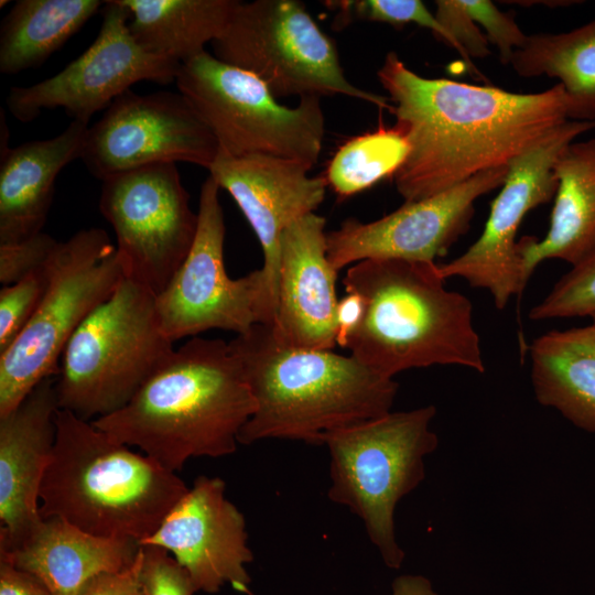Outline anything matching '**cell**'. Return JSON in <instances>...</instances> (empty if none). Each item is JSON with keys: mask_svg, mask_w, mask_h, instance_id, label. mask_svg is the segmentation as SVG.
I'll use <instances>...</instances> for the list:
<instances>
[{"mask_svg": "<svg viewBox=\"0 0 595 595\" xmlns=\"http://www.w3.org/2000/svg\"><path fill=\"white\" fill-rule=\"evenodd\" d=\"M187 490L175 472L58 409L40 489L42 518L60 517L90 534L140 544Z\"/></svg>", "mask_w": 595, "mask_h": 595, "instance_id": "5", "label": "cell"}, {"mask_svg": "<svg viewBox=\"0 0 595 595\" xmlns=\"http://www.w3.org/2000/svg\"><path fill=\"white\" fill-rule=\"evenodd\" d=\"M218 152L215 136L180 91L140 95L129 89L88 127L80 159L102 181L156 163L187 162L208 170Z\"/></svg>", "mask_w": 595, "mask_h": 595, "instance_id": "14", "label": "cell"}, {"mask_svg": "<svg viewBox=\"0 0 595 595\" xmlns=\"http://www.w3.org/2000/svg\"><path fill=\"white\" fill-rule=\"evenodd\" d=\"M324 217L311 213L282 234L277 309L270 325L282 345L332 350L336 345L337 271L327 258Z\"/></svg>", "mask_w": 595, "mask_h": 595, "instance_id": "19", "label": "cell"}, {"mask_svg": "<svg viewBox=\"0 0 595 595\" xmlns=\"http://www.w3.org/2000/svg\"><path fill=\"white\" fill-rule=\"evenodd\" d=\"M139 549L134 541L97 537L48 517L14 550L0 552V560L34 575L52 595H83L99 575L131 565Z\"/></svg>", "mask_w": 595, "mask_h": 595, "instance_id": "21", "label": "cell"}, {"mask_svg": "<svg viewBox=\"0 0 595 595\" xmlns=\"http://www.w3.org/2000/svg\"><path fill=\"white\" fill-rule=\"evenodd\" d=\"M88 125L72 120L60 134L14 148L1 145L0 245L42 231L55 180L61 170L80 159Z\"/></svg>", "mask_w": 595, "mask_h": 595, "instance_id": "22", "label": "cell"}, {"mask_svg": "<svg viewBox=\"0 0 595 595\" xmlns=\"http://www.w3.org/2000/svg\"><path fill=\"white\" fill-rule=\"evenodd\" d=\"M409 151V142L399 128L380 127L339 147L327 166L325 180L338 196L355 195L383 178H392Z\"/></svg>", "mask_w": 595, "mask_h": 595, "instance_id": "28", "label": "cell"}, {"mask_svg": "<svg viewBox=\"0 0 595 595\" xmlns=\"http://www.w3.org/2000/svg\"><path fill=\"white\" fill-rule=\"evenodd\" d=\"M396 127L410 151L392 176L405 202L420 201L474 175L508 166L567 121L556 84L539 93H513L445 78H426L391 51L377 72Z\"/></svg>", "mask_w": 595, "mask_h": 595, "instance_id": "1", "label": "cell"}, {"mask_svg": "<svg viewBox=\"0 0 595 595\" xmlns=\"http://www.w3.org/2000/svg\"><path fill=\"white\" fill-rule=\"evenodd\" d=\"M142 595H194L197 591L188 572L164 549L140 545Z\"/></svg>", "mask_w": 595, "mask_h": 595, "instance_id": "33", "label": "cell"}, {"mask_svg": "<svg viewBox=\"0 0 595 595\" xmlns=\"http://www.w3.org/2000/svg\"><path fill=\"white\" fill-rule=\"evenodd\" d=\"M0 595H52L34 575L0 560Z\"/></svg>", "mask_w": 595, "mask_h": 595, "instance_id": "37", "label": "cell"}, {"mask_svg": "<svg viewBox=\"0 0 595 595\" xmlns=\"http://www.w3.org/2000/svg\"><path fill=\"white\" fill-rule=\"evenodd\" d=\"M444 283L436 262L367 259L354 263L343 284L346 292L361 298L364 314L345 347L388 378L433 365L485 372L472 303Z\"/></svg>", "mask_w": 595, "mask_h": 595, "instance_id": "4", "label": "cell"}, {"mask_svg": "<svg viewBox=\"0 0 595 595\" xmlns=\"http://www.w3.org/2000/svg\"><path fill=\"white\" fill-rule=\"evenodd\" d=\"M101 182L99 209L113 228L125 277L160 294L188 255L198 225L176 163L151 164Z\"/></svg>", "mask_w": 595, "mask_h": 595, "instance_id": "11", "label": "cell"}, {"mask_svg": "<svg viewBox=\"0 0 595 595\" xmlns=\"http://www.w3.org/2000/svg\"><path fill=\"white\" fill-rule=\"evenodd\" d=\"M595 129V121L567 120L516 158L501 190L491 203L480 236L455 259L439 263L446 280L459 277L472 288L487 290L499 310L526 288L519 240L524 216L554 198L558 181L553 166L560 152L578 136Z\"/></svg>", "mask_w": 595, "mask_h": 595, "instance_id": "13", "label": "cell"}, {"mask_svg": "<svg viewBox=\"0 0 595 595\" xmlns=\"http://www.w3.org/2000/svg\"><path fill=\"white\" fill-rule=\"evenodd\" d=\"M219 190L208 175L201 187L198 225L191 250L155 296L161 328L173 343L212 328L240 335L261 324V269L239 279H231L226 272V228Z\"/></svg>", "mask_w": 595, "mask_h": 595, "instance_id": "12", "label": "cell"}, {"mask_svg": "<svg viewBox=\"0 0 595 595\" xmlns=\"http://www.w3.org/2000/svg\"><path fill=\"white\" fill-rule=\"evenodd\" d=\"M592 317V324L595 325V314L591 316Z\"/></svg>", "mask_w": 595, "mask_h": 595, "instance_id": "40", "label": "cell"}, {"mask_svg": "<svg viewBox=\"0 0 595 595\" xmlns=\"http://www.w3.org/2000/svg\"><path fill=\"white\" fill-rule=\"evenodd\" d=\"M537 401L595 432V325L550 331L530 345Z\"/></svg>", "mask_w": 595, "mask_h": 595, "instance_id": "24", "label": "cell"}, {"mask_svg": "<svg viewBox=\"0 0 595 595\" xmlns=\"http://www.w3.org/2000/svg\"><path fill=\"white\" fill-rule=\"evenodd\" d=\"M46 268L50 282L35 314L0 354V418L58 374L57 361L73 333L125 278L116 246L100 228L58 242Z\"/></svg>", "mask_w": 595, "mask_h": 595, "instance_id": "8", "label": "cell"}, {"mask_svg": "<svg viewBox=\"0 0 595 595\" xmlns=\"http://www.w3.org/2000/svg\"><path fill=\"white\" fill-rule=\"evenodd\" d=\"M364 314V303L361 298L353 292L338 301L336 322L337 335L336 344L345 347L348 336L358 326Z\"/></svg>", "mask_w": 595, "mask_h": 595, "instance_id": "38", "label": "cell"}, {"mask_svg": "<svg viewBox=\"0 0 595 595\" xmlns=\"http://www.w3.org/2000/svg\"><path fill=\"white\" fill-rule=\"evenodd\" d=\"M219 477L198 476L155 532L139 545L167 551L192 577L197 591L214 594L229 584L248 593L246 565L253 561L246 520L226 498Z\"/></svg>", "mask_w": 595, "mask_h": 595, "instance_id": "18", "label": "cell"}, {"mask_svg": "<svg viewBox=\"0 0 595 595\" xmlns=\"http://www.w3.org/2000/svg\"><path fill=\"white\" fill-rule=\"evenodd\" d=\"M508 167L484 171L433 196L404 202L374 221L346 219L327 232L329 263L338 272L367 259L435 262L468 230L475 202L504 184Z\"/></svg>", "mask_w": 595, "mask_h": 595, "instance_id": "16", "label": "cell"}, {"mask_svg": "<svg viewBox=\"0 0 595 595\" xmlns=\"http://www.w3.org/2000/svg\"><path fill=\"white\" fill-rule=\"evenodd\" d=\"M434 405L389 412L325 436L329 454L328 498L358 516L385 564L404 560L394 531V510L424 479V458L439 444Z\"/></svg>", "mask_w": 595, "mask_h": 595, "instance_id": "7", "label": "cell"}, {"mask_svg": "<svg viewBox=\"0 0 595 595\" xmlns=\"http://www.w3.org/2000/svg\"><path fill=\"white\" fill-rule=\"evenodd\" d=\"M214 56L261 79L275 98L344 95L390 111L388 97L351 84L337 47L298 0L238 1Z\"/></svg>", "mask_w": 595, "mask_h": 595, "instance_id": "10", "label": "cell"}, {"mask_svg": "<svg viewBox=\"0 0 595 595\" xmlns=\"http://www.w3.org/2000/svg\"><path fill=\"white\" fill-rule=\"evenodd\" d=\"M391 595H439L430 580L422 575H401L392 582Z\"/></svg>", "mask_w": 595, "mask_h": 595, "instance_id": "39", "label": "cell"}, {"mask_svg": "<svg viewBox=\"0 0 595 595\" xmlns=\"http://www.w3.org/2000/svg\"><path fill=\"white\" fill-rule=\"evenodd\" d=\"M553 172L558 188L549 229L542 239L526 236L519 240L526 284L544 260L575 266L595 255V138L569 143Z\"/></svg>", "mask_w": 595, "mask_h": 595, "instance_id": "23", "label": "cell"}, {"mask_svg": "<svg viewBox=\"0 0 595 595\" xmlns=\"http://www.w3.org/2000/svg\"><path fill=\"white\" fill-rule=\"evenodd\" d=\"M178 91L215 136L219 151L232 155L264 154L313 167L325 136L318 97H303L294 107L280 104L253 74L204 51L181 64Z\"/></svg>", "mask_w": 595, "mask_h": 595, "instance_id": "9", "label": "cell"}, {"mask_svg": "<svg viewBox=\"0 0 595 595\" xmlns=\"http://www.w3.org/2000/svg\"><path fill=\"white\" fill-rule=\"evenodd\" d=\"M58 241L41 231L23 240L0 245V282L13 284L45 266Z\"/></svg>", "mask_w": 595, "mask_h": 595, "instance_id": "35", "label": "cell"}, {"mask_svg": "<svg viewBox=\"0 0 595 595\" xmlns=\"http://www.w3.org/2000/svg\"><path fill=\"white\" fill-rule=\"evenodd\" d=\"M129 29L151 55L183 64L225 30L238 0H119Z\"/></svg>", "mask_w": 595, "mask_h": 595, "instance_id": "25", "label": "cell"}, {"mask_svg": "<svg viewBox=\"0 0 595 595\" xmlns=\"http://www.w3.org/2000/svg\"><path fill=\"white\" fill-rule=\"evenodd\" d=\"M99 0H19L0 30V72L37 67L104 4Z\"/></svg>", "mask_w": 595, "mask_h": 595, "instance_id": "27", "label": "cell"}, {"mask_svg": "<svg viewBox=\"0 0 595 595\" xmlns=\"http://www.w3.org/2000/svg\"><path fill=\"white\" fill-rule=\"evenodd\" d=\"M228 344L256 402L240 444L283 439L322 445L334 431L391 412L398 382L353 355L282 345L266 324Z\"/></svg>", "mask_w": 595, "mask_h": 595, "instance_id": "3", "label": "cell"}, {"mask_svg": "<svg viewBox=\"0 0 595 595\" xmlns=\"http://www.w3.org/2000/svg\"><path fill=\"white\" fill-rule=\"evenodd\" d=\"M46 263L0 290V354L18 338L35 314L48 286Z\"/></svg>", "mask_w": 595, "mask_h": 595, "instance_id": "31", "label": "cell"}, {"mask_svg": "<svg viewBox=\"0 0 595 595\" xmlns=\"http://www.w3.org/2000/svg\"><path fill=\"white\" fill-rule=\"evenodd\" d=\"M509 64L520 77L559 79L567 119L595 121V19L566 32L528 35Z\"/></svg>", "mask_w": 595, "mask_h": 595, "instance_id": "26", "label": "cell"}, {"mask_svg": "<svg viewBox=\"0 0 595 595\" xmlns=\"http://www.w3.org/2000/svg\"><path fill=\"white\" fill-rule=\"evenodd\" d=\"M309 165L264 154L232 156L218 152L208 169L227 191L253 229L263 253L261 323L272 325L277 309L280 246L283 231L299 218L315 213L327 182L310 176Z\"/></svg>", "mask_w": 595, "mask_h": 595, "instance_id": "17", "label": "cell"}, {"mask_svg": "<svg viewBox=\"0 0 595 595\" xmlns=\"http://www.w3.org/2000/svg\"><path fill=\"white\" fill-rule=\"evenodd\" d=\"M255 410L229 344L195 337L174 349L126 405L91 423L176 473L192 457L232 454Z\"/></svg>", "mask_w": 595, "mask_h": 595, "instance_id": "2", "label": "cell"}, {"mask_svg": "<svg viewBox=\"0 0 595 595\" xmlns=\"http://www.w3.org/2000/svg\"><path fill=\"white\" fill-rule=\"evenodd\" d=\"M461 3L475 23L484 29L488 42L497 47L502 64H509L515 51L522 47L528 39L513 15L500 11L488 0H461Z\"/></svg>", "mask_w": 595, "mask_h": 595, "instance_id": "34", "label": "cell"}, {"mask_svg": "<svg viewBox=\"0 0 595 595\" xmlns=\"http://www.w3.org/2000/svg\"><path fill=\"white\" fill-rule=\"evenodd\" d=\"M155 296L125 277L82 322L55 377L60 409L86 421L108 415L126 405L169 357L173 342L161 328Z\"/></svg>", "mask_w": 595, "mask_h": 595, "instance_id": "6", "label": "cell"}, {"mask_svg": "<svg viewBox=\"0 0 595 595\" xmlns=\"http://www.w3.org/2000/svg\"><path fill=\"white\" fill-rule=\"evenodd\" d=\"M55 377L43 379L0 418V552L19 547L42 519L40 489L54 451L60 409Z\"/></svg>", "mask_w": 595, "mask_h": 595, "instance_id": "20", "label": "cell"}, {"mask_svg": "<svg viewBox=\"0 0 595 595\" xmlns=\"http://www.w3.org/2000/svg\"><path fill=\"white\" fill-rule=\"evenodd\" d=\"M435 18L450 35L454 50L466 62L468 71L477 78L485 77L477 71L472 58H485L490 54L488 40L482 29L463 8L461 0L435 1Z\"/></svg>", "mask_w": 595, "mask_h": 595, "instance_id": "32", "label": "cell"}, {"mask_svg": "<svg viewBox=\"0 0 595 595\" xmlns=\"http://www.w3.org/2000/svg\"><path fill=\"white\" fill-rule=\"evenodd\" d=\"M130 14L119 0L105 1L94 43L54 76L30 86L10 88L7 106L22 122L43 109L63 108L73 120L88 125L96 112L141 80L175 83L180 64L142 50L129 29Z\"/></svg>", "mask_w": 595, "mask_h": 595, "instance_id": "15", "label": "cell"}, {"mask_svg": "<svg viewBox=\"0 0 595 595\" xmlns=\"http://www.w3.org/2000/svg\"><path fill=\"white\" fill-rule=\"evenodd\" d=\"M142 549L140 547L134 562L128 567L96 577L83 595H142L141 574Z\"/></svg>", "mask_w": 595, "mask_h": 595, "instance_id": "36", "label": "cell"}, {"mask_svg": "<svg viewBox=\"0 0 595 595\" xmlns=\"http://www.w3.org/2000/svg\"><path fill=\"white\" fill-rule=\"evenodd\" d=\"M338 12V20L356 17L357 19L390 24L402 28L407 24L431 30L434 35L454 48L453 42L440 24L434 13L420 0H346L326 2Z\"/></svg>", "mask_w": 595, "mask_h": 595, "instance_id": "30", "label": "cell"}, {"mask_svg": "<svg viewBox=\"0 0 595 595\" xmlns=\"http://www.w3.org/2000/svg\"><path fill=\"white\" fill-rule=\"evenodd\" d=\"M595 314V255L572 266L529 312L533 321Z\"/></svg>", "mask_w": 595, "mask_h": 595, "instance_id": "29", "label": "cell"}]
</instances>
